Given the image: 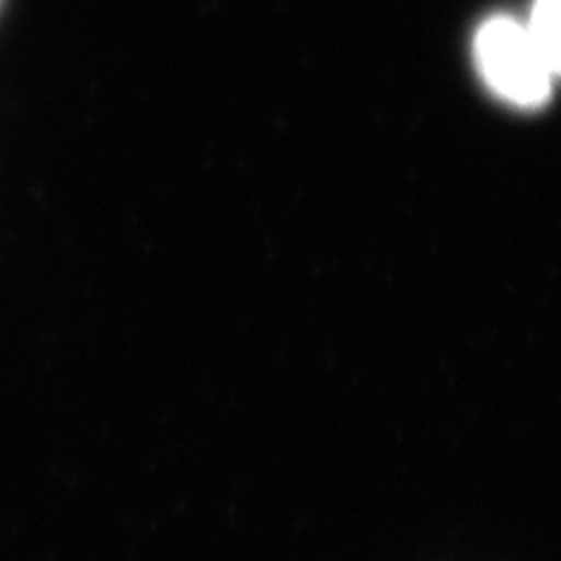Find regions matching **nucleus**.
<instances>
[{"instance_id":"nucleus-1","label":"nucleus","mask_w":561,"mask_h":561,"mask_svg":"<svg viewBox=\"0 0 561 561\" xmlns=\"http://www.w3.org/2000/svg\"><path fill=\"white\" fill-rule=\"evenodd\" d=\"M476 58L483 81L515 104H538L549 96L557 68L543 58L525 24L507 16L489 19L476 34Z\"/></svg>"},{"instance_id":"nucleus-2","label":"nucleus","mask_w":561,"mask_h":561,"mask_svg":"<svg viewBox=\"0 0 561 561\" xmlns=\"http://www.w3.org/2000/svg\"><path fill=\"white\" fill-rule=\"evenodd\" d=\"M525 30H528L530 39L536 42L543 58L559 70V0H536Z\"/></svg>"}]
</instances>
